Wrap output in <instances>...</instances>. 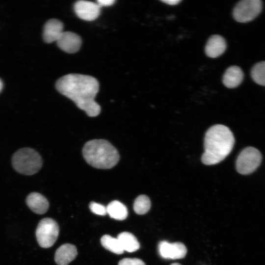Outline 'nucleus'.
<instances>
[{"label": "nucleus", "mask_w": 265, "mask_h": 265, "mask_svg": "<svg viewBox=\"0 0 265 265\" xmlns=\"http://www.w3.org/2000/svg\"><path fill=\"white\" fill-rule=\"evenodd\" d=\"M55 87L62 95L73 101L88 116L95 117L101 107L95 101L99 84L96 78L88 75L69 74L59 78Z\"/></svg>", "instance_id": "obj_1"}, {"label": "nucleus", "mask_w": 265, "mask_h": 265, "mask_svg": "<svg viewBox=\"0 0 265 265\" xmlns=\"http://www.w3.org/2000/svg\"><path fill=\"white\" fill-rule=\"evenodd\" d=\"M234 143V135L227 127L223 125L211 127L205 136L202 162L206 165L220 162L230 153Z\"/></svg>", "instance_id": "obj_2"}, {"label": "nucleus", "mask_w": 265, "mask_h": 265, "mask_svg": "<svg viewBox=\"0 0 265 265\" xmlns=\"http://www.w3.org/2000/svg\"><path fill=\"white\" fill-rule=\"evenodd\" d=\"M82 155L89 165L103 169L114 167L120 158L117 149L105 139H93L87 142L83 147Z\"/></svg>", "instance_id": "obj_3"}, {"label": "nucleus", "mask_w": 265, "mask_h": 265, "mask_svg": "<svg viewBox=\"0 0 265 265\" xmlns=\"http://www.w3.org/2000/svg\"><path fill=\"white\" fill-rule=\"evenodd\" d=\"M12 164L18 173L25 175H32L38 172L42 166L41 156L30 148L18 150L12 157Z\"/></svg>", "instance_id": "obj_4"}, {"label": "nucleus", "mask_w": 265, "mask_h": 265, "mask_svg": "<svg viewBox=\"0 0 265 265\" xmlns=\"http://www.w3.org/2000/svg\"><path fill=\"white\" fill-rule=\"evenodd\" d=\"M262 159L260 152L253 147L244 148L240 153L236 161L237 171L242 175L253 173L260 166Z\"/></svg>", "instance_id": "obj_5"}, {"label": "nucleus", "mask_w": 265, "mask_h": 265, "mask_svg": "<svg viewBox=\"0 0 265 265\" xmlns=\"http://www.w3.org/2000/svg\"><path fill=\"white\" fill-rule=\"evenodd\" d=\"M59 234V227L55 221L51 218L42 219L36 230V237L39 245L43 248H49L56 241Z\"/></svg>", "instance_id": "obj_6"}, {"label": "nucleus", "mask_w": 265, "mask_h": 265, "mask_svg": "<svg viewBox=\"0 0 265 265\" xmlns=\"http://www.w3.org/2000/svg\"><path fill=\"white\" fill-rule=\"evenodd\" d=\"M263 2L261 0H242L239 1L233 10L234 19L240 23L252 21L261 13Z\"/></svg>", "instance_id": "obj_7"}, {"label": "nucleus", "mask_w": 265, "mask_h": 265, "mask_svg": "<svg viewBox=\"0 0 265 265\" xmlns=\"http://www.w3.org/2000/svg\"><path fill=\"white\" fill-rule=\"evenodd\" d=\"M158 250L162 258L172 260L184 258L187 252V249L183 243H170L166 240L159 243Z\"/></svg>", "instance_id": "obj_8"}, {"label": "nucleus", "mask_w": 265, "mask_h": 265, "mask_svg": "<svg viewBox=\"0 0 265 265\" xmlns=\"http://www.w3.org/2000/svg\"><path fill=\"white\" fill-rule=\"evenodd\" d=\"M74 8L77 16L79 18L87 21L96 19L101 12V7L97 3L87 0L76 1Z\"/></svg>", "instance_id": "obj_9"}, {"label": "nucleus", "mask_w": 265, "mask_h": 265, "mask_svg": "<svg viewBox=\"0 0 265 265\" xmlns=\"http://www.w3.org/2000/svg\"><path fill=\"white\" fill-rule=\"evenodd\" d=\"M56 42L61 50L69 53L77 52L82 43L80 37L71 31H63Z\"/></svg>", "instance_id": "obj_10"}, {"label": "nucleus", "mask_w": 265, "mask_h": 265, "mask_svg": "<svg viewBox=\"0 0 265 265\" xmlns=\"http://www.w3.org/2000/svg\"><path fill=\"white\" fill-rule=\"evenodd\" d=\"M63 24L59 20L52 19L48 20L44 26V41L47 43L56 41L63 32Z\"/></svg>", "instance_id": "obj_11"}, {"label": "nucleus", "mask_w": 265, "mask_h": 265, "mask_svg": "<svg viewBox=\"0 0 265 265\" xmlns=\"http://www.w3.org/2000/svg\"><path fill=\"white\" fill-rule=\"evenodd\" d=\"M77 254V249L75 245L65 243L56 250L54 260L58 265H68L76 258Z\"/></svg>", "instance_id": "obj_12"}, {"label": "nucleus", "mask_w": 265, "mask_h": 265, "mask_svg": "<svg viewBox=\"0 0 265 265\" xmlns=\"http://www.w3.org/2000/svg\"><path fill=\"white\" fill-rule=\"evenodd\" d=\"M226 47V42L223 37L219 35H213L207 42L205 53L208 56L215 58L225 52Z\"/></svg>", "instance_id": "obj_13"}, {"label": "nucleus", "mask_w": 265, "mask_h": 265, "mask_svg": "<svg viewBox=\"0 0 265 265\" xmlns=\"http://www.w3.org/2000/svg\"><path fill=\"white\" fill-rule=\"evenodd\" d=\"M26 203L32 211L39 214L45 213L49 207L48 200L38 192L30 193L26 197Z\"/></svg>", "instance_id": "obj_14"}, {"label": "nucleus", "mask_w": 265, "mask_h": 265, "mask_svg": "<svg viewBox=\"0 0 265 265\" xmlns=\"http://www.w3.org/2000/svg\"><path fill=\"white\" fill-rule=\"evenodd\" d=\"M243 77V73L240 67L237 66H230L224 73L222 82L228 88H235L241 83Z\"/></svg>", "instance_id": "obj_15"}, {"label": "nucleus", "mask_w": 265, "mask_h": 265, "mask_svg": "<svg viewBox=\"0 0 265 265\" xmlns=\"http://www.w3.org/2000/svg\"><path fill=\"white\" fill-rule=\"evenodd\" d=\"M117 239L124 251L133 252L137 250L140 247V244L137 238L131 233L122 232L118 235Z\"/></svg>", "instance_id": "obj_16"}, {"label": "nucleus", "mask_w": 265, "mask_h": 265, "mask_svg": "<svg viewBox=\"0 0 265 265\" xmlns=\"http://www.w3.org/2000/svg\"><path fill=\"white\" fill-rule=\"evenodd\" d=\"M107 213L113 219L123 220L125 219L128 214L127 207L121 202L114 200L106 207Z\"/></svg>", "instance_id": "obj_17"}, {"label": "nucleus", "mask_w": 265, "mask_h": 265, "mask_svg": "<svg viewBox=\"0 0 265 265\" xmlns=\"http://www.w3.org/2000/svg\"><path fill=\"white\" fill-rule=\"evenodd\" d=\"M102 245L106 249L116 254H122L124 253L119 241L117 238L105 235L101 238Z\"/></svg>", "instance_id": "obj_18"}, {"label": "nucleus", "mask_w": 265, "mask_h": 265, "mask_svg": "<svg viewBox=\"0 0 265 265\" xmlns=\"http://www.w3.org/2000/svg\"><path fill=\"white\" fill-rule=\"evenodd\" d=\"M251 76L255 82L265 86V61L258 62L252 67Z\"/></svg>", "instance_id": "obj_19"}, {"label": "nucleus", "mask_w": 265, "mask_h": 265, "mask_svg": "<svg viewBox=\"0 0 265 265\" xmlns=\"http://www.w3.org/2000/svg\"><path fill=\"white\" fill-rule=\"evenodd\" d=\"M151 207V202L149 197L145 195H140L135 199L133 210L138 214L147 213Z\"/></svg>", "instance_id": "obj_20"}, {"label": "nucleus", "mask_w": 265, "mask_h": 265, "mask_svg": "<svg viewBox=\"0 0 265 265\" xmlns=\"http://www.w3.org/2000/svg\"><path fill=\"white\" fill-rule=\"evenodd\" d=\"M89 206L90 211L96 214L105 215L107 214L106 208L101 204L91 202Z\"/></svg>", "instance_id": "obj_21"}, {"label": "nucleus", "mask_w": 265, "mask_h": 265, "mask_svg": "<svg viewBox=\"0 0 265 265\" xmlns=\"http://www.w3.org/2000/svg\"><path fill=\"white\" fill-rule=\"evenodd\" d=\"M118 265H145V264L138 258H124L119 262Z\"/></svg>", "instance_id": "obj_22"}, {"label": "nucleus", "mask_w": 265, "mask_h": 265, "mask_svg": "<svg viewBox=\"0 0 265 265\" xmlns=\"http://www.w3.org/2000/svg\"><path fill=\"white\" fill-rule=\"evenodd\" d=\"M115 1L114 0H98L97 4L101 7L102 6H109L112 5Z\"/></svg>", "instance_id": "obj_23"}, {"label": "nucleus", "mask_w": 265, "mask_h": 265, "mask_svg": "<svg viewBox=\"0 0 265 265\" xmlns=\"http://www.w3.org/2000/svg\"><path fill=\"white\" fill-rule=\"evenodd\" d=\"M162 2L169 5H175L178 4L181 1L180 0H162Z\"/></svg>", "instance_id": "obj_24"}, {"label": "nucleus", "mask_w": 265, "mask_h": 265, "mask_svg": "<svg viewBox=\"0 0 265 265\" xmlns=\"http://www.w3.org/2000/svg\"><path fill=\"white\" fill-rule=\"evenodd\" d=\"M2 86H3L2 82L1 80H0V92L1 91L2 89Z\"/></svg>", "instance_id": "obj_25"}, {"label": "nucleus", "mask_w": 265, "mask_h": 265, "mask_svg": "<svg viewBox=\"0 0 265 265\" xmlns=\"http://www.w3.org/2000/svg\"><path fill=\"white\" fill-rule=\"evenodd\" d=\"M171 265H181V264H180L179 263H175L172 264Z\"/></svg>", "instance_id": "obj_26"}]
</instances>
